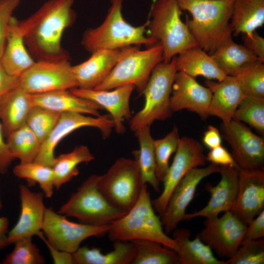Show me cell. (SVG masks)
<instances>
[{"label": "cell", "mask_w": 264, "mask_h": 264, "mask_svg": "<svg viewBox=\"0 0 264 264\" xmlns=\"http://www.w3.org/2000/svg\"><path fill=\"white\" fill-rule=\"evenodd\" d=\"M75 1L48 0L28 18L19 21L26 47L37 61L69 59L62 38L75 21Z\"/></svg>", "instance_id": "cell-1"}, {"label": "cell", "mask_w": 264, "mask_h": 264, "mask_svg": "<svg viewBox=\"0 0 264 264\" xmlns=\"http://www.w3.org/2000/svg\"><path fill=\"white\" fill-rule=\"evenodd\" d=\"M177 1L180 9L192 16L185 23L198 46L209 55L232 39L230 22L234 0Z\"/></svg>", "instance_id": "cell-2"}, {"label": "cell", "mask_w": 264, "mask_h": 264, "mask_svg": "<svg viewBox=\"0 0 264 264\" xmlns=\"http://www.w3.org/2000/svg\"><path fill=\"white\" fill-rule=\"evenodd\" d=\"M177 0H155L151 6V19L147 22L146 35L163 49V62L168 63L176 55L198 46L181 19Z\"/></svg>", "instance_id": "cell-3"}, {"label": "cell", "mask_w": 264, "mask_h": 264, "mask_svg": "<svg viewBox=\"0 0 264 264\" xmlns=\"http://www.w3.org/2000/svg\"><path fill=\"white\" fill-rule=\"evenodd\" d=\"M108 234L112 242L148 240L159 242L176 251L178 248L174 239L164 230L160 218L153 207L146 184L142 185L135 204L123 217L110 224Z\"/></svg>", "instance_id": "cell-4"}, {"label": "cell", "mask_w": 264, "mask_h": 264, "mask_svg": "<svg viewBox=\"0 0 264 264\" xmlns=\"http://www.w3.org/2000/svg\"><path fill=\"white\" fill-rule=\"evenodd\" d=\"M124 0H110V6L104 21L84 32L81 44L92 53L100 49H117L133 45L154 44L146 35L147 22L135 26L127 22L122 13Z\"/></svg>", "instance_id": "cell-5"}, {"label": "cell", "mask_w": 264, "mask_h": 264, "mask_svg": "<svg viewBox=\"0 0 264 264\" xmlns=\"http://www.w3.org/2000/svg\"><path fill=\"white\" fill-rule=\"evenodd\" d=\"M100 175H92L72 193L58 211L76 218L80 222L96 226L110 225L127 213L112 205L97 188Z\"/></svg>", "instance_id": "cell-6"}, {"label": "cell", "mask_w": 264, "mask_h": 264, "mask_svg": "<svg viewBox=\"0 0 264 264\" xmlns=\"http://www.w3.org/2000/svg\"><path fill=\"white\" fill-rule=\"evenodd\" d=\"M176 72V56L168 63L160 62L155 66L142 92L144 107L130 120L132 131L150 126L155 120H165L171 115L170 98Z\"/></svg>", "instance_id": "cell-7"}, {"label": "cell", "mask_w": 264, "mask_h": 264, "mask_svg": "<svg viewBox=\"0 0 264 264\" xmlns=\"http://www.w3.org/2000/svg\"><path fill=\"white\" fill-rule=\"evenodd\" d=\"M161 61L163 49L160 44L144 50L132 46L107 77L94 89L110 90L126 85H132L139 93L142 94L153 70Z\"/></svg>", "instance_id": "cell-8"}, {"label": "cell", "mask_w": 264, "mask_h": 264, "mask_svg": "<svg viewBox=\"0 0 264 264\" xmlns=\"http://www.w3.org/2000/svg\"><path fill=\"white\" fill-rule=\"evenodd\" d=\"M143 185L136 160L121 157L100 175L97 188L112 205L127 213L138 199Z\"/></svg>", "instance_id": "cell-9"}, {"label": "cell", "mask_w": 264, "mask_h": 264, "mask_svg": "<svg viewBox=\"0 0 264 264\" xmlns=\"http://www.w3.org/2000/svg\"><path fill=\"white\" fill-rule=\"evenodd\" d=\"M19 86L31 94L77 88L69 59L38 60L20 77Z\"/></svg>", "instance_id": "cell-10"}, {"label": "cell", "mask_w": 264, "mask_h": 264, "mask_svg": "<svg viewBox=\"0 0 264 264\" xmlns=\"http://www.w3.org/2000/svg\"><path fill=\"white\" fill-rule=\"evenodd\" d=\"M110 228V225L96 226L71 221L50 207L45 208L42 230L52 245L72 254L84 240L107 234Z\"/></svg>", "instance_id": "cell-11"}, {"label": "cell", "mask_w": 264, "mask_h": 264, "mask_svg": "<svg viewBox=\"0 0 264 264\" xmlns=\"http://www.w3.org/2000/svg\"><path fill=\"white\" fill-rule=\"evenodd\" d=\"M84 127L98 129L103 138L106 139L114 128V123L110 114L91 117L75 112H62L55 126L42 143L34 161L52 167L55 159L54 150L59 142L75 130Z\"/></svg>", "instance_id": "cell-12"}, {"label": "cell", "mask_w": 264, "mask_h": 264, "mask_svg": "<svg viewBox=\"0 0 264 264\" xmlns=\"http://www.w3.org/2000/svg\"><path fill=\"white\" fill-rule=\"evenodd\" d=\"M203 148L197 140L187 136L179 138L172 163L163 180V190L152 200L155 212L162 214L173 190L181 179L192 169L203 165L206 161Z\"/></svg>", "instance_id": "cell-13"}, {"label": "cell", "mask_w": 264, "mask_h": 264, "mask_svg": "<svg viewBox=\"0 0 264 264\" xmlns=\"http://www.w3.org/2000/svg\"><path fill=\"white\" fill-rule=\"evenodd\" d=\"M206 219L204 227L197 235L218 256L230 258L241 245L247 225L230 211Z\"/></svg>", "instance_id": "cell-14"}, {"label": "cell", "mask_w": 264, "mask_h": 264, "mask_svg": "<svg viewBox=\"0 0 264 264\" xmlns=\"http://www.w3.org/2000/svg\"><path fill=\"white\" fill-rule=\"evenodd\" d=\"M221 130L240 169H264V138L254 133L242 122L234 119L229 123H222Z\"/></svg>", "instance_id": "cell-15"}, {"label": "cell", "mask_w": 264, "mask_h": 264, "mask_svg": "<svg viewBox=\"0 0 264 264\" xmlns=\"http://www.w3.org/2000/svg\"><path fill=\"white\" fill-rule=\"evenodd\" d=\"M220 166L211 163L208 166L191 170L175 187L160 219L165 232L168 234L176 229L184 220L186 210L193 200L198 185L205 177L219 173Z\"/></svg>", "instance_id": "cell-16"}, {"label": "cell", "mask_w": 264, "mask_h": 264, "mask_svg": "<svg viewBox=\"0 0 264 264\" xmlns=\"http://www.w3.org/2000/svg\"><path fill=\"white\" fill-rule=\"evenodd\" d=\"M264 210V169H240L237 194L230 211L247 225Z\"/></svg>", "instance_id": "cell-17"}, {"label": "cell", "mask_w": 264, "mask_h": 264, "mask_svg": "<svg viewBox=\"0 0 264 264\" xmlns=\"http://www.w3.org/2000/svg\"><path fill=\"white\" fill-rule=\"evenodd\" d=\"M212 92L194 78L177 71L175 76L170 98L172 112L187 110L197 113L203 120L209 116Z\"/></svg>", "instance_id": "cell-18"}, {"label": "cell", "mask_w": 264, "mask_h": 264, "mask_svg": "<svg viewBox=\"0 0 264 264\" xmlns=\"http://www.w3.org/2000/svg\"><path fill=\"white\" fill-rule=\"evenodd\" d=\"M21 213L18 221L8 232L10 244L42 231L46 207L44 203V193L33 192L26 186L20 185Z\"/></svg>", "instance_id": "cell-19"}, {"label": "cell", "mask_w": 264, "mask_h": 264, "mask_svg": "<svg viewBox=\"0 0 264 264\" xmlns=\"http://www.w3.org/2000/svg\"><path fill=\"white\" fill-rule=\"evenodd\" d=\"M239 172L236 168L220 166L221 178L218 183L215 186L209 183L205 185L206 190L210 194L207 205L199 211L186 214L184 220L200 217L214 218L221 212L230 211L237 194Z\"/></svg>", "instance_id": "cell-20"}, {"label": "cell", "mask_w": 264, "mask_h": 264, "mask_svg": "<svg viewBox=\"0 0 264 264\" xmlns=\"http://www.w3.org/2000/svg\"><path fill=\"white\" fill-rule=\"evenodd\" d=\"M114 89L110 91L75 88L69 90L74 94L93 101L107 110L113 120L115 131L123 134L125 132L123 121L125 118L131 117L130 99L135 87L132 85H126Z\"/></svg>", "instance_id": "cell-21"}, {"label": "cell", "mask_w": 264, "mask_h": 264, "mask_svg": "<svg viewBox=\"0 0 264 264\" xmlns=\"http://www.w3.org/2000/svg\"><path fill=\"white\" fill-rule=\"evenodd\" d=\"M132 46L117 49H100L86 61L72 66L77 88L94 89L109 75L119 60Z\"/></svg>", "instance_id": "cell-22"}, {"label": "cell", "mask_w": 264, "mask_h": 264, "mask_svg": "<svg viewBox=\"0 0 264 264\" xmlns=\"http://www.w3.org/2000/svg\"><path fill=\"white\" fill-rule=\"evenodd\" d=\"M207 88L212 92L209 115L220 118L222 123L230 122L245 95L236 76H226L221 81H207Z\"/></svg>", "instance_id": "cell-23"}, {"label": "cell", "mask_w": 264, "mask_h": 264, "mask_svg": "<svg viewBox=\"0 0 264 264\" xmlns=\"http://www.w3.org/2000/svg\"><path fill=\"white\" fill-rule=\"evenodd\" d=\"M19 21L12 16L9 24L0 62L10 75L20 77L35 62L25 45Z\"/></svg>", "instance_id": "cell-24"}, {"label": "cell", "mask_w": 264, "mask_h": 264, "mask_svg": "<svg viewBox=\"0 0 264 264\" xmlns=\"http://www.w3.org/2000/svg\"><path fill=\"white\" fill-rule=\"evenodd\" d=\"M33 106L32 94L19 86L0 99V122L4 135L7 137L26 124Z\"/></svg>", "instance_id": "cell-25"}, {"label": "cell", "mask_w": 264, "mask_h": 264, "mask_svg": "<svg viewBox=\"0 0 264 264\" xmlns=\"http://www.w3.org/2000/svg\"><path fill=\"white\" fill-rule=\"evenodd\" d=\"M34 106L42 107L61 113L75 112L95 116L102 108L95 102L79 97L69 90H60L32 94Z\"/></svg>", "instance_id": "cell-26"}, {"label": "cell", "mask_w": 264, "mask_h": 264, "mask_svg": "<svg viewBox=\"0 0 264 264\" xmlns=\"http://www.w3.org/2000/svg\"><path fill=\"white\" fill-rule=\"evenodd\" d=\"M113 242V249L105 253L98 248L80 246L72 254L73 264H132L135 254L133 243L123 241Z\"/></svg>", "instance_id": "cell-27"}, {"label": "cell", "mask_w": 264, "mask_h": 264, "mask_svg": "<svg viewBox=\"0 0 264 264\" xmlns=\"http://www.w3.org/2000/svg\"><path fill=\"white\" fill-rule=\"evenodd\" d=\"M177 71L195 78L201 76L208 80H223L226 75L220 69L210 55L198 46L181 53L176 57Z\"/></svg>", "instance_id": "cell-28"}, {"label": "cell", "mask_w": 264, "mask_h": 264, "mask_svg": "<svg viewBox=\"0 0 264 264\" xmlns=\"http://www.w3.org/2000/svg\"><path fill=\"white\" fill-rule=\"evenodd\" d=\"M190 236V231L186 228L173 231L179 264H225L224 260L216 257L211 248L197 235L192 240Z\"/></svg>", "instance_id": "cell-29"}, {"label": "cell", "mask_w": 264, "mask_h": 264, "mask_svg": "<svg viewBox=\"0 0 264 264\" xmlns=\"http://www.w3.org/2000/svg\"><path fill=\"white\" fill-rule=\"evenodd\" d=\"M210 55L226 76H236L243 68L260 60L252 51L244 45L235 43L232 38Z\"/></svg>", "instance_id": "cell-30"}, {"label": "cell", "mask_w": 264, "mask_h": 264, "mask_svg": "<svg viewBox=\"0 0 264 264\" xmlns=\"http://www.w3.org/2000/svg\"><path fill=\"white\" fill-rule=\"evenodd\" d=\"M231 21L234 36H251L264 23V0H234Z\"/></svg>", "instance_id": "cell-31"}, {"label": "cell", "mask_w": 264, "mask_h": 264, "mask_svg": "<svg viewBox=\"0 0 264 264\" xmlns=\"http://www.w3.org/2000/svg\"><path fill=\"white\" fill-rule=\"evenodd\" d=\"M139 150L133 152L134 159L137 162L143 184H150L154 190L159 191L158 181L156 176V165L154 142L150 126L141 127L135 132Z\"/></svg>", "instance_id": "cell-32"}, {"label": "cell", "mask_w": 264, "mask_h": 264, "mask_svg": "<svg viewBox=\"0 0 264 264\" xmlns=\"http://www.w3.org/2000/svg\"><path fill=\"white\" fill-rule=\"evenodd\" d=\"M94 159L88 147L85 145L76 147L72 151L55 157L53 169L54 174V187L59 189L79 174L78 166Z\"/></svg>", "instance_id": "cell-33"}, {"label": "cell", "mask_w": 264, "mask_h": 264, "mask_svg": "<svg viewBox=\"0 0 264 264\" xmlns=\"http://www.w3.org/2000/svg\"><path fill=\"white\" fill-rule=\"evenodd\" d=\"M6 142L12 155L20 163L34 161L42 144L26 124L10 133Z\"/></svg>", "instance_id": "cell-34"}, {"label": "cell", "mask_w": 264, "mask_h": 264, "mask_svg": "<svg viewBox=\"0 0 264 264\" xmlns=\"http://www.w3.org/2000/svg\"><path fill=\"white\" fill-rule=\"evenodd\" d=\"M135 254L132 264H179L176 251L152 241L132 242Z\"/></svg>", "instance_id": "cell-35"}, {"label": "cell", "mask_w": 264, "mask_h": 264, "mask_svg": "<svg viewBox=\"0 0 264 264\" xmlns=\"http://www.w3.org/2000/svg\"><path fill=\"white\" fill-rule=\"evenodd\" d=\"M13 173L19 178L26 179L28 183L37 182L46 197L49 198L52 196L54 174L51 167L35 161L20 163L14 168Z\"/></svg>", "instance_id": "cell-36"}, {"label": "cell", "mask_w": 264, "mask_h": 264, "mask_svg": "<svg viewBox=\"0 0 264 264\" xmlns=\"http://www.w3.org/2000/svg\"><path fill=\"white\" fill-rule=\"evenodd\" d=\"M233 119L247 123L264 134V97L245 96L236 109Z\"/></svg>", "instance_id": "cell-37"}, {"label": "cell", "mask_w": 264, "mask_h": 264, "mask_svg": "<svg viewBox=\"0 0 264 264\" xmlns=\"http://www.w3.org/2000/svg\"><path fill=\"white\" fill-rule=\"evenodd\" d=\"M179 138L177 128L175 126L163 138L154 139L156 176L159 182L162 181L168 171L170 158L176 152Z\"/></svg>", "instance_id": "cell-38"}, {"label": "cell", "mask_w": 264, "mask_h": 264, "mask_svg": "<svg viewBox=\"0 0 264 264\" xmlns=\"http://www.w3.org/2000/svg\"><path fill=\"white\" fill-rule=\"evenodd\" d=\"M60 114L42 107L34 106L29 113L26 124L42 144L55 126Z\"/></svg>", "instance_id": "cell-39"}, {"label": "cell", "mask_w": 264, "mask_h": 264, "mask_svg": "<svg viewBox=\"0 0 264 264\" xmlns=\"http://www.w3.org/2000/svg\"><path fill=\"white\" fill-rule=\"evenodd\" d=\"M236 77L245 96L264 97V65L261 61L246 66Z\"/></svg>", "instance_id": "cell-40"}, {"label": "cell", "mask_w": 264, "mask_h": 264, "mask_svg": "<svg viewBox=\"0 0 264 264\" xmlns=\"http://www.w3.org/2000/svg\"><path fill=\"white\" fill-rule=\"evenodd\" d=\"M13 250L2 261L3 264H43L46 263L31 237L21 239L14 243Z\"/></svg>", "instance_id": "cell-41"}, {"label": "cell", "mask_w": 264, "mask_h": 264, "mask_svg": "<svg viewBox=\"0 0 264 264\" xmlns=\"http://www.w3.org/2000/svg\"><path fill=\"white\" fill-rule=\"evenodd\" d=\"M225 264H264V240L261 239L242 243L230 258L224 260Z\"/></svg>", "instance_id": "cell-42"}, {"label": "cell", "mask_w": 264, "mask_h": 264, "mask_svg": "<svg viewBox=\"0 0 264 264\" xmlns=\"http://www.w3.org/2000/svg\"><path fill=\"white\" fill-rule=\"evenodd\" d=\"M21 0H0V59L5 45L7 30L12 14Z\"/></svg>", "instance_id": "cell-43"}, {"label": "cell", "mask_w": 264, "mask_h": 264, "mask_svg": "<svg viewBox=\"0 0 264 264\" xmlns=\"http://www.w3.org/2000/svg\"><path fill=\"white\" fill-rule=\"evenodd\" d=\"M206 160L220 166H229L240 169L232 154L221 145L210 149Z\"/></svg>", "instance_id": "cell-44"}, {"label": "cell", "mask_w": 264, "mask_h": 264, "mask_svg": "<svg viewBox=\"0 0 264 264\" xmlns=\"http://www.w3.org/2000/svg\"><path fill=\"white\" fill-rule=\"evenodd\" d=\"M264 236V210L246 225L242 243L263 239Z\"/></svg>", "instance_id": "cell-45"}, {"label": "cell", "mask_w": 264, "mask_h": 264, "mask_svg": "<svg viewBox=\"0 0 264 264\" xmlns=\"http://www.w3.org/2000/svg\"><path fill=\"white\" fill-rule=\"evenodd\" d=\"M244 46L252 51L262 62H264V39L256 31L251 36L243 34Z\"/></svg>", "instance_id": "cell-46"}, {"label": "cell", "mask_w": 264, "mask_h": 264, "mask_svg": "<svg viewBox=\"0 0 264 264\" xmlns=\"http://www.w3.org/2000/svg\"><path fill=\"white\" fill-rule=\"evenodd\" d=\"M37 236L44 242L49 250L54 264H73L71 253L60 250L52 245L47 241L42 231Z\"/></svg>", "instance_id": "cell-47"}, {"label": "cell", "mask_w": 264, "mask_h": 264, "mask_svg": "<svg viewBox=\"0 0 264 264\" xmlns=\"http://www.w3.org/2000/svg\"><path fill=\"white\" fill-rule=\"evenodd\" d=\"M4 136L3 128L0 122V174L4 173L15 159L4 139Z\"/></svg>", "instance_id": "cell-48"}, {"label": "cell", "mask_w": 264, "mask_h": 264, "mask_svg": "<svg viewBox=\"0 0 264 264\" xmlns=\"http://www.w3.org/2000/svg\"><path fill=\"white\" fill-rule=\"evenodd\" d=\"M19 77L9 74L0 61V99L19 86Z\"/></svg>", "instance_id": "cell-49"}, {"label": "cell", "mask_w": 264, "mask_h": 264, "mask_svg": "<svg viewBox=\"0 0 264 264\" xmlns=\"http://www.w3.org/2000/svg\"><path fill=\"white\" fill-rule=\"evenodd\" d=\"M202 141L204 145L210 149L220 146L221 137L219 130L213 126H209L203 133Z\"/></svg>", "instance_id": "cell-50"}, {"label": "cell", "mask_w": 264, "mask_h": 264, "mask_svg": "<svg viewBox=\"0 0 264 264\" xmlns=\"http://www.w3.org/2000/svg\"><path fill=\"white\" fill-rule=\"evenodd\" d=\"M9 220L7 217H0V250L10 244L8 240Z\"/></svg>", "instance_id": "cell-51"}, {"label": "cell", "mask_w": 264, "mask_h": 264, "mask_svg": "<svg viewBox=\"0 0 264 264\" xmlns=\"http://www.w3.org/2000/svg\"><path fill=\"white\" fill-rule=\"evenodd\" d=\"M2 203H1V201L0 200V209L2 208Z\"/></svg>", "instance_id": "cell-52"}]
</instances>
